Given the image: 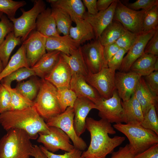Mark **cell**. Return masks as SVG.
<instances>
[{
	"label": "cell",
	"instance_id": "6da1fadb",
	"mask_svg": "<svg viewBox=\"0 0 158 158\" xmlns=\"http://www.w3.org/2000/svg\"><path fill=\"white\" fill-rule=\"evenodd\" d=\"M86 126L91 139L88 149L82 152V156L84 158H106L125 140L123 136L109 137L108 134H115L116 131L111 123L103 119L96 120L87 117Z\"/></svg>",
	"mask_w": 158,
	"mask_h": 158
},
{
	"label": "cell",
	"instance_id": "7a4b0ae2",
	"mask_svg": "<svg viewBox=\"0 0 158 158\" xmlns=\"http://www.w3.org/2000/svg\"><path fill=\"white\" fill-rule=\"evenodd\" d=\"M0 124L6 131L14 128L26 132L31 139L39 133L48 134L49 128L34 106L20 110H8L0 114Z\"/></svg>",
	"mask_w": 158,
	"mask_h": 158
},
{
	"label": "cell",
	"instance_id": "3957f363",
	"mask_svg": "<svg viewBox=\"0 0 158 158\" xmlns=\"http://www.w3.org/2000/svg\"><path fill=\"white\" fill-rule=\"evenodd\" d=\"M7 131L0 140V158H30L33 145L28 133L17 128Z\"/></svg>",
	"mask_w": 158,
	"mask_h": 158
},
{
	"label": "cell",
	"instance_id": "277c9868",
	"mask_svg": "<svg viewBox=\"0 0 158 158\" xmlns=\"http://www.w3.org/2000/svg\"><path fill=\"white\" fill-rule=\"evenodd\" d=\"M113 127L127 138L134 155L158 144V135L138 124L116 123Z\"/></svg>",
	"mask_w": 158,
	"mask_h": 158
},
{
	"label": "cell",
	"instance_id": "5b68a950",
	"mask_svg": "<svg viewBox=\"0 0 158 158\" xmlns=\"http://www.w3.org/2000/svg\"><path fill=\"white\" fill-rule=\"evenodd\" d=\"M57 94V88L54 85L44 79H41L34 106L40 115L46 121L62 113Z\"/></svg>",
	"mask_w": 158,
	"mask_h": 158
},
{
	"label": "cell",
	"instance_id": "8992f818",
	"mask_svg": "<svg viewBox=\"0 0 158 158\" xmlns=\"http://www.w3.org/2000/svg\"><path fill=\"white\" fill-rule=\"evenodd\" d=\"M33 1V6L30 9L26 11L20 9L22 15L18 18H15L10 20L13 25L15 37H20L22 42L36 29L37 18L46 8V4L43 1L35 0Z\"/></svg>",
	"mask_w": 158,
	"mask_h": 158
},
{
	"label": "cell",
	"instance_id": "52a82bcc",
	"mask_svg": "<svg viewBox=\"0 0 158 158\" xmlns=\"http://www.w3.org/2000/svg\"><path fill=\"white\" fill-rule=\"evenodd\" d=\"M74 115L73 108L69 107L63 112L47 120L46 124L48 127L61 129L72 140L74 147L82 151L87 146L86 142L76 133L73 125Z\"/></svg>",
	"mask_w": 158,
	"mask_h": 158
},
{
	"label": "cell",
	"instance_id": "ba28073f",
	"mask_svg": "<svg viewBox=\"0 0 158 158\" xmlns=\"http://www.w3.org/2000/svg\"><path fill=\"white\" fill-rule=\"evenodd\" d=\"M116 71L108 67H104L98 73L88 72L85 77L87 82L97 91L101 97L111 98L116 90L115 84Z\"/></svg>",
	"mask_w": 158,
	"mask_h": 158
},
{
	"label": "cell",
	"instance_id": "9c48e42d",
	"mask_svg": "<svg viewBox=\"0 0 158 158\" xmlns=\"http://www.w3.org/2000/svg\"><path fill=\"white\" fill-rule=\"evenodd\" d=\"M145 11L130 9L118 0L113 20L120 22L125 28L138 35L142 33V23Z\"/></svg>",
	"mask_w": 158,
	"mask_h": 158
},
{
	"label": "cell",
	"instance_id": "30bf717a",
	"mask_svg": "<svg viewBox=\"0 0 158 158\" xmlns=\"http://www.w3.org/2000/svg\"><path fill=\"white\" fill-rule=\"evenodd\" d=\"M121 99L116 90L111 98H101L95 104L99 117L110 123H123V111Z\"/></svg>",
	"mask_w": 158,
	"mask_h": 158
},
{
	"label": "cell",
	"instance_id": "8fae6325",
	"mask_svg": "<svg viewBox=\"0 0 158 158\" xmlns=\"http://www.w3.org/2000/svg\"><path fill=\"white\" fill-rule=\"evenodd\" d=\"M48 134L39 133L37 141L42 143L48 151L54 153L59 150L66 152L71 151L74 147L68 136L60 128L50 126Z\"/></svg>",
	"mask_w": 158,
	"mask_h": 158
},
{
	"label": "cell",
	"instance_id": "7c38bea8",
	"mask_svg": "<svg viewBox=\"0 0 158 158\" xmlns=\"http://www.w3.org/2000/svg\"><path fill=\"white\" fill-rule=\"evenodd\" d=\"M104 47L98 39H95L81 46L83 56L88 72L95 73L103 68L108 67L105 63Z\"/></svg>",
	"mask_w": 158,
	"mask_h": 158
},
{
	"label": "cell",
	"instance_id": "4fadbf2b",
	"mask_svg": "<svg viewBox=\"0 0 158 158\" xmlns=\"http://www.w3.org/2000/svg\"><path fill=\"white\" fill-rule=\"evenodd\" d=\"M47 37L36 30L32 32L23 42L30 67L31 68L46 52Z\"/></svg>",
	"mask_w": 158,
	"mask_h": 158
},
{
	"label": "cell",
	"instance_id": "5bb4252c",
	"mask_svg": "<svg viewBox=\"0 0 158 158\" xmlns=\"http://www.w3.org/2000/svg\"><path fill=\"white\" fill-rule=\"evenodd\" d=\"M141 76L129 71L127 72H116L115 84L119 96L123 101L128 100L134 94Z\"/></svg>",
	"mask_w": 158,
	"mask_h": 158
},
{
	"label": "cell",
	"instance_id": "9a60e30c",
	"mask_svg": "<svg viewBox=\"0 0 158 158\" xmlns=\"http://www.w3.org/2000/svg\"><path fill=\"white\" fill-rule=\"evenodd\" d=\"M158 28L140 34L133 44L123 57L119 71L127 72L130 71L132 64L144 53L147 43L155 34Z\"/></svg>",
	"mask_w": 158,
	"mask_h": 158
},
{
	"label": "cell",
	"instance_id": "2e32d148",
	"mask_svg": "<svg viewBox=\"0 0 158 158\" xmlns=\"http://www.w3.org/2000/svg\"><path fill=\"white\" fill-rule=\"evenodd\" d=\"M118 0H115L109 8L95 15H91L86 12L84 19L92 27L95 36L97 40L103 30L112 22Z\"/></svg>",
	"mask_w": 158,
	"mask_h": 158
},
{
	"label": "cell",
	"instance_id": "e0dca14e",
	"mask_svg": "<svg viewBox=\"0 0 158 158\" xmlns=\"http://www.w3.org/2000/svg\"><path fill=\"white\" fill-rule=\"evenodd\" d=\"M73 109L74 112L73 125L77 135L79 137L86 130V120L90 110L96 109V104L90 100L84 98H77Z\"/></svg>",
	"mask_w": 158,
	"mask_h": 158
},
{
	"label": "cell",
	"instance_id": "ac0fdd59",
	"mask_svg": "<svg viewBox=\"0 0 158 158\" xmlns=\"http://www.w3.org/2000/svg\"><path fill=\"white\" fill-rule=\"evenodd\" d=\"M72 74L68 64L61 55L59 60L51 72L44 78L57 88H70Z\"/></svg>",
	"mask_w": 158,
	"mask_h": 158
},
{
	"label": "cell",
	"instance_id": "d6986e66",
	"mask_svg": "<svg viewBox=\"0 0 158 158\" xmlns=\"http://www.w3.org/2000/svg\"><path fill=\"white\" fill-rule=\"evenodd\" d=\"M70 88L74 92L77 98L87 99L95 104L102 98L96 89L87 82L85 77L82 75H72Z\"/></svg>",
	"mask_w": 158,
	"mask_h": 158
},
{
	"label": "cell",
	"instance_id": "ffe728a7",
	"mask_svg": "<svg viewBox=\"0 0 158 158\" xmlns=\"http://www.w3.org/2000/svg\"><path fill=\"white\" fill-rule=\"evenodd\" d=\"M134 94L141 106L143 116L153 105L158 109V96L150 91L143 77L140 78Z\"/></svg>",
	"mask_w": 158,
	"mask_h": 158
},
{
	"label": "cell",
	"instance_id": "44dd1931",
	"mask_svg": "<svg viewBox=\"0 0 158 158\" xmlns=\"http://www.w3.org/2000/svg\"><path fill=\"white\" fill-rule=\"evenodd\" d=\"M51 7L59 8L66 13L73 22L84 19L85 6L81 0H47Z\"/></svg>",
	"mask_w": 158,
	"mask_h": 158
},
{
	"label": "cell",
	"instance_id": "7402d4cb",
	"mask_svg": "<svg viewBox=\"0 0 158 158\" xmlns=\"http://www.w3.org/2000/svg\"><path fill=\"white\" fill-rule=\"evenodd\" d=\"M80 45L69 35L51 36L47 38L46 50L48 51H58L69 56L73 50Z\"/></svg>",
	"mask_w": 158,
	"mask_h": 158
},
{
	"label": "cell",
	"instance_id": "603a6c76",
	"mask_svg": "<svg viewBox=\"0 0 158 158\" xmlns=\"http://www.w3.org/2000/svg\"><path fill=\"white\" fill-rule=\"evenodd\" d=\"M123 111V122L141 124L144 116L141 106L133 94L128 100L121 101Z\"/></svg>",
	"mask_w": 158,
	"mask_h": 158
},
{
	"label": "cell",
	"instance_id": "cb8c5ba5",
	"mask_svg": "<svg viewBox=\"0 0 158 158\" xmlns=\"http://www.w3.org/2000/svg\"><path fill=\"white\" fill-rule=\"evenodd\" d=\"M61 52L53 51L46 52L31 68L35 75L44 79L58 62Z\"/></svg>",
	"mask_w": 158,
	"mask_h": 158
},
{
	"label": "cell",
	"instance_id": "d4e9b609",
	"mask_svg": "<svg viewBox=\"0 0 158 158\" xmlns=\"http://www.w3.org/2000/svg\"><path fill=\"white\" fill-rule=\"evenodd\" d=\"M36 29L47 37L60 35L56 30L51 8H46L39 15L36 20Z\"/></svg>",
	"mask_w": 158,
	"mask_h": 158
},
{
	"label": "cell",
	"instance_id": "484cf974",
	"mask_svg": "<svg viewBox=\"0 0 158 158\" xmlns=\"http://www.w3.org/2000/svg\"><path fill=\"white\" fill-rule=\"evenodd\" d=\"M75 23L76 26H71L69 35L80 45L87 41L95 39L93 28L87 21L83 19Z\"/></svg>",
	"mask_w": 158,
	"mask_h": 158
},
{
	"label": "cell",
	"instance_id": "4316f807",
	"mask_svg": "<svg viewBox=\"0 0 158 158\" xmlns=\"http://www.w3.org/2000/svg\"><path fill=\"white\" fill-rule=\"evenodd\" d=\"M61 55L69 66L72 75H82L85 77L88 72L82 52L81 46L73 50L69 56L61 53Z\"/></svg>",
	"mask_w": 158,
	"mask_h": 158
},
{
	"label": "cell",
	"instance_id": "83f0119b",
	"mask_svg": "<svg viewBox=\"0 0 158 158\" xmlns=\"http://www.w3.org/2000/svg\"><path fill=\"white\" fill-rule=\"evenodd\" d=\"M23 67H30L26 57L25 47L22 43L0 74V82L5 77Z\"/></svg>",
	"mask_w": 158,
	"mask_h": 158
},
{
	"label": "cell",
	"instance_id": "f1b7e54d",
	"mask_svg": "<svg viewBox=\"0 0 158 158\" xmlns=\"http://www.w3.org/2000/svg\"><path fill=\"white\" fill-rule=\"evenodd\" d=\"M158 59L154 55L144 53L132 64L129 71L141 77L147 75L154 71V64Z\"/></svg>",
	"mask_w": 158,
	"mask_h": 158
},
{
	"label": "cell",
	"instance_id": "f546056e",
	"mask_svg": "<svg viewBox=\"0 0 158 158\" xmlns=\"http://www.w3.org/2000/svg\"><path fill=\"white\" fill-rule=\"evenodd\" d=\"M126 30L120 22L113 20L103 30L98 40L103 46L115 43Z\"/></svg>",
	"mask_w": 158,
	"mask_h": 158
},
{
	"label": "cell",
	"instance_id": "4dcf8cb0",
	"mask_svg": "<svg viewBox=\"0 0 158 158\" xmlns=\"http://www.w3.org/2000/svg\"><path fill=\"white\" fill-rule=\"evenodd\" d=\"M20 37H16L13 31L7 35L0 45V59L4 68L8 62L10 56L15 48L22 42Z\"/></svg>",
	"mask_w": 158,
	"mask_h": 158
},
{
	"label": "cell",
	"instance_id": "1f68e13d",
	"mask_svg": "<svg viewBox=\"0 0 158 158\" xmlns=\"http://www.w3.org/2000/svg\"><path fill=\"white\" fill-rule=\"evenodd\" d=\"M51 9L59 34L60 35L62 34L63 35H69L70 29L73 22L70 16L59 8L52 7Z\"/></svg>",
	"mask_w": 158,
	"mask_h": 158
},
{
	"label": "cell",
	"instance_id": "d6a6232c",
	"mask_svg": "<svg viewBox=\"0 0 158 158\" xmlns=\"http://www.w3.org/2000/svg\"><path fill=\"white\" fill-rule=\"evenodd\" d=\"M40 80L31 78L18 83L15 88L21 95L33 101L36 98L40 89Z\"/></svg>",
	"mask_w": 158,
	"mask_h": 158
},
{
	"label": "cell",
	"instance_id": "836d02e7",
	"mask_svg": "<svg viewBox=\"0 0 158 158\" xmlns=\"http://www.w3.org/2000/svg\"><path fill=\"white\" fill-rule=\"evenodd\" d=\"M3 85L8 91L11 96L9 110H20L34 106V101L26 98L11 86Z\"/></svg>",
	"mask_w": 158,
	"mask_h": 158
},
{
	"label": "cell",
	"instance_id": "e575fe53",
	"mask_svg": "<svg viewBox=\"0 0 158 158\" xmlns=\"http://www.w3.org/2000/svg\"><path fill=\"white\" fill-rule=\"evenodd\" d=\"M158 28V5L145 11L142 23V33Z\"/></svg>",
	"mask_w": 158,
	"mask_h": 158
},
{
	"label": "cell",
	"instance_id": "d590c367",
	"mask_svg": "<svg viewBox=\"0 0 158 158\" xmlns=\"http://www.w3.org/2000/svg\"><path fill=\"white\" fill-rule=\"evenodd\" d=\"M57 98L62 113L69 107H73L77 97L70 88H57Z\"/></svg>",
	"mask_w": 158,
	"mask_h": 158
},
{
	"label": "cell",
	"instance_id": "8d00e7d4",
	"mask_svg": "<svg viewBox=\"0 0 158 158\" xmlns=\"http://www.w3.org/2000/svg\"><path fill=\"white\" fill-rule=\"evenodd\" d=\"M34 70L31 68L23 67L19 68L2 79L0 81L1 84L11 86V83L26 79L32 76H35Z\"/></svg>",
	"mask_w": 158,
	"mask_h": 158
},
{
	"label": "cell",
	"instance_id": "74e56055",
	"mask_svg": "<svg viewBox=\"0 0 158 158\" xmlns=\"http://www.w3.org/2000/svg\"><path fill=\"white\" fill-rule=\"evenodd\" d=\"M26 4V2L24 1L0 0V11L6 14L11 20L15 18L17 10Z\"/></svg>",
	"mask_w": 158,
	"mask_h": 158
},
{
	"label": "cell",
	"instance_id": "f35d334b",
	"mask_svg": "<svg viewBox=\"0 0 158 158\" xmlns=\"http://www.w3.org/2000/svg\"><path fill=\"white\" fill-rule=\"evenodd\" d=\"M156 109L154 105L144 116L140 124L145 128L150 130L158 135V118Z\"/></svg>",
	"mask_w": 158,
	"mask_h": 158
},
{
	"label": "cell",
	"instance_id": "ab89813d",
	"mask_svg": "<svg viewBox=\"0 0 158 158\" xmlns=\"http://www.w3.org/2000/svg\"><path fill=\"white\" fill-rule=\"evenodd\" d=\"M139 35L126 30L115 43L120 48L124 49L128 52L135 42Z\"/></svg>",
	"mask_w": 158,
	"mask_h": 158
},
{
	"label": "cell",
	"instance_id": "60d3db41",
	"mask_svg": "<svg viewBox=\"0 0 158 158\" xmlns=\"http://www.w3.org/2000/svg\"><path fill=\"white\" fill-rule=\"evenodd\" d=\"M41 150L48 158H84L82 156V151L75 148L62 154H57L47 150L43 146H39Z\"/></svg>",
	"mask_w": 158,
	"mask_h": 158
},
{
	"label": "cell",
	"instance_id": "b9f144b4",
	"mask_svg": "<svg viewBox=\"0 0 158 158\" xmlns=\"http://www.w3.org/2000/svg\"><path fill=\"white\" fill-rule=\"evenodd\" d=\"M13 31V23L6 16L3 14L0 21V45L7 35Z\"/></svg>",
	"mask_w": 158,
	"mask_h": 158
},
{
	"label": "cell",
	"instance_id": "7bdbcfd3",
	"mask_svg": "<svg viewBox=\"0 0 158 158\" xmlns=\"http://www.w3.org/2000/svg\"><path fill=\"white\" fill-rule=\"evenodd\" d=\"M11 100L9 92L0 84V114L10 110Z\"/></svg>",
	"mask_w": 158,
	"mask_h": 158
},
{
	"label": "cell",
	"instance_id": "ee69618b",
	"mask_svg": "<svg viewBox=\"0 0 158 158\" xmlns=\"http://www.w3.org/2000/svg\"><path fill=\"white\" fill-rule=\"evenodd\" d=\"M155 5H158V0H137L133 3L127 4L126 6L133 10L142 9L146 11Z\"/></svg>",
	"mask_w": 158,
	"mask_h": 158
},
{
	"label": "cell",
	"instance_id": "f6af8a7d",
	"mask_svg": "<svg viewBox=\"0 0 158 158\" xmlns=\"http://www.w3.org/2000/svg\"><path fill=\"white\" fill-rule=\"evenodd\" d=\"M143 78L150 91L155 95L158 96V71H154Z\"/></svg>",
	"mask_w": 158,
	"mask_h": 158
},
{
	"label": "cell",
	"instance_id": "bcb514c9",
	"mask_svg": "<svg viewBox=\"0 0 158 158\" xmlns=\"http://www.w3.org/2000/svg\"><path fill=\"white\" fill-rule=\"evenodd\" d=\"M127 52V51L124 49L120 48L118 51L108 62V67L116 71L119 70L124 55Z\"/></svg>",
	"mask_w": 158,
	"mask_h": 158
},
{
	"label": "cell",
	"instance_id": "7dc6e473",
	"mask_svg": "<svg viewBox=\"0 0 158 158\" xmlns=\"http://www.w3.org/2000/svg\"><path fill=\"white\" fill-rule=\"evenodd\" d=\"M145 53L158 56V30L147 43L145 48Z\"/></svg>",
	"mask_w": 158,
	"mask_h": 158
},
{
	"label": "cell",
	"instance_id": "c3c4849f",
	"mask_svg": "<svg viewBox=\"0 0 158 158\" xmlns=\"http://www.w3.org/2000/svg\"><path fill=\"white\" fill-rule=\"evenodd\" d=\"M110 158H133L134 155L129 144L119 148L117 151L113 152Z\"/></svg>",
	"mask_w": 158,
	"mask_h": 158
},
{
	"label": "cell",
	"instance_id": "681fc988",
	"mask_svg": "<svg viewBox=\"0 0 158 158\" xmlns=\"http://www.w3.org/2000/svg\"><path fill=\"white\" fill-rule=\"evenodd\" d=\"M103 54L106 66L109 60L118 51L120 48L115 43L104 46Z\"/></svg>",
	"mask_w": 158,
	"mask_h": 158
},
{
	"label": "cell",
	"instance_id": "f907efd6",
	"mask_svg": "<svg viewBox=\"0 0 158 158\" xmlns=\"http://www.w3.org/2000/svg\"><path fill=\"white\" fill-rule=\"evenodd\" d=\"M133 158H158V144L144 151L134 155Z\"/></svg>",
	"mask_w": 158,
	"mask_h": 158
},
{
	"label": "cell",
	"instance_id": "816d5d0a",
	"mask_svg": "<svg viewBox=\"0 0 158 158\" xmlns=\"http://www.w3.org/2000/svg\"><path fill=\"white\" fill-rule=\"evenodd\" d=\"M83 2L86 7L87 12L91 15H95L98 12L97 6V0H83Z\"/></svg>",
	"mask_w": 158,
	"mask_h": 158
},
{
	"label": "cell",
	"instance_id": "f5cc1de1",
	"mask_svg": "<svg viewBox=\"0 0 158 158\" xmlns=\"http://www.w3.org/2000/svg\"><path fill=\"white\" fill-rule=\"evenodd\" d=\"M115 0H98L97 2L98 11H104L107 9Z\"/></svg>",
	"mask_w": 158,
	"mask_h": 158
},
{
	"label": "cell",
	"instance_id": "db71d44e",
	"mask_svg": "<svg viewBox=\"0 0 158 158\" xmlns=\"http://www.w3.org/2000/svg\"><path fill=\"white\" fill-rule=\"evenodd\" d=\"M31 156L35 158H48L37 145H33Z\"/></svg>",
	"mask_w": 158,
	"mask_h": 158
},
{
	"label": "cell",
	"instance_id": "11a10c76",
	"mask_svg": "<svg viewBox=\"0 0 158 158\" xmlns=\"http://www.w3.org/2000/svg\"><path fill=\"white\" fill-rule=\"evenodd\" d=\"M154 71H158V59H157L154 64Z\"/></svg>",
	"mask_w": 158,
	"mask_h": 158
},
{
	"label": "cell",
	"instance_id": "9f6ffc18",
	"mask_svg": "<svg viewBox=\"0 0 158 158\" xmlns=\"http://www.w3.org/2000/svg\"><path fill=\"white\" fill-rule=\"evenodd\" d=\"M4 69L2 62L0 59V74L2 72Z\"/></svg>",
	"mask_w": 158,
	"mask_h": 158
},
{
	"label": "cell",
	"instance_id": "6f0895ef",
	"mask_svg": "<svg viewBox=\"0 0 158 158\" xmlns=\"http://www.w3.org/2000/svg\"><path fill=\"white\" fill-rule=\"evenodd\" d=\"M4 13L0 11V19H1V18L2 16L3 15Z\"/></svg>",
	"mask_w": 158,
	"mask_h": 158
}]
</instances>
